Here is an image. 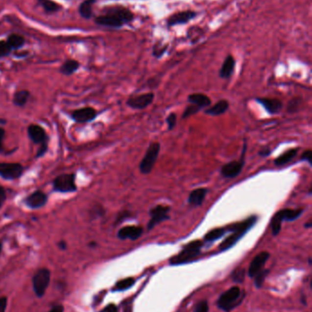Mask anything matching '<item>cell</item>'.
Returning <instances> with one entry per match:
<instances>
[{"label": "cell", "instance_id": "cell-46", "mask_svg": "<svg viewBox=\"0 0 312 312\" xmlns=\"http://www.w3.org/2000/svg\"><path fill=\"white\" fill-rule=\"evenodd\" d=\"M5 135H6V131L4 128L0 127V152L3 151L4 147H3V143H4V139H5Z\"/></svg>", "mask_w": 312, "mask_h": 312}, {"label": "cell", "instance_id": "cell-15", "mask_svg": "<svg viewBox=\"0 0 312 312\" xmlns=\"http://www.w3.org/2000/svg\"><path fill=\"white\" fill-rule=\"evenodd\" d=\"M269 257H270V254L268 252L263 251L254 257V259L250 264L248 272H247L248 277L254 278L257 274H259L261 271L264 270V265L268 260Z\"/></svg>", "mask_w": 312, "mask_h": 312}, {"label": "cell", "instance_id": "cell-26", "mask_svg": "<svg viewBox=\"0 0 312 312\" xmlns=\"http://www.w3.org/2000/svg\"><path fill=\"white\" fill-rule=\"evenodd\" d=\"M80 68V62L75 60H67L60 68V72L65 76L74 74Z\"/></svg>", "mask_w": 312, "mask_h": 312}, {"label": "cell", "instance_id": "cell-50", "mask_svg": "<svg viewBox=\"0 0 312 312\" xmlns=\"http://www.w3.org/2000/svg\"><path fill=\"white\" fill-rule=\"evenodd\" d=\"M58 246H59V249L62 250H67V243L65 242V241H60V242L58 243Z\"/></svg>", "mask_w": 312, "mask_h": 312}, {"label": "cell", "instance_id": "cell-42", "mask_svg": "<svg viewBox=\"0 0 312 312\" xmlns=\"http://www.w3.org/2000/svg\"><path fill=\"white\" fill-rule=\"evenodd\" d=\"M301 161H305L308 162L311 166H312V150H307L304 153H302L301 157H300Z\"/></svg>", "mask_w": 312, "mask_h": 312}, {"label": "cell", "instance_id": "cell-4", "mask_svg": "<svg viewBox=\"0 0 312 312\" xmlns=\"http://www.w3.org/2000/svg\"><path fill=\"white\" fill-rule=\"evenodd\" d=\"M243 298L244 292L239 287L235 286L222 293L218 298L216 305L221 311L230 312L242 303Z\"/></svg>", "mask_w": 312, "mask_h": 312}, {"label": "cell", "instance_id": "cell-24", "mask_svg": "<svg viewBox=\"0 0 312 312\" xmlns=\"http://www.w3.org/2000/svg\"><path fill=\"white\" fill-rule=\"evenodd\" d=\"M97 0H84L78 7L80 16L84 20H90L93 17V6L96 3Z\"/></svg>", "mask_w": 312, "mask_h": 312}, {"label": "cell", "instance_id": "cell-1", "mask_svg": "<svg viewBox=\"0 0 312 312\" xmlns=\"http://www.w3.org/2000/svg\"><path fill=\"white\" fill-rule=\"evenodd\" d=\"M134 13L123 6L105 7L103 14L95 19V23L105 28H121L134 21Z\"/></svg>", "mask_w": 312, "mask_h": 312}, {"label": "cell", "instance_id": "cell-36", "mask_svg": "<svg viewBox=\"0 0 312 312\" xmlns=\"http://www.w3.org/2000/svg\"><path fill=\"white\" fill-rule=\"evenodd\" d=\"M200 111H201L200 108H198L197 106H195L193 104H191V105L187 106V108L185 109V111L183 112L182 119L189 118V117H191L192 115H194L196 113H198Z\"/></svg>", "mask_w": 312, "mask_h": 312}, {"label": "cell", "instance_id": "cell-34", "mask_svg": "<svg viewBox=\"0 0 312 312\" xmlns=\"http://www.w3.org/2000/svg\"><path fill=\"white\" fill-rule=\"evenodd\" d=\"M302 100L299 97H295L292 99L291 101H289V103L288 104V113H294L298 111V107L300 106Z\"/></svg>", "mask_w": 312, "mask_h": 312}, {"label": "cell", "instance_id": "cell-21", "mask_svg": "<svg viewBox=\"0 0 312 312\" xmlns=\"http://www.w3.org/2000/svg\"><path fill=\"white\" fill-rule=\"evenodd\" d=\"M229 109V102L227 100H221L215 105L208 107L204 112L211 116H220L224 114Z\"/></svg>", "mask_w": 312, "mask_h": 312}, {"label": "cell", "instance_id": "cell-6", "mask_svg": "<svg viewBox=\"0 0 312 312\" xmlns=\"http://www.w3.org/2000/svg\"><path fill=\"white\" fill-rule=\"evenodd\" d=\"M160 152V144L155 142L150 144L148 148L146 149L144 157L141 160L139 164V170L143 174H149L152 172L153 168L155 166L157 160L159 158Z\"/></svg>", "mask_w": 312, "mask_h": 312}, {"label": "cell", "instance_id": "cell-20", "mask_svg": "<svg viewBox=\"0 0 312 312\" xmlns=\"http://www.w3.org/2000/svg\"><path fill=\"white\" fill-rule=\"evenodd\" d=\"M236 69V60L233 55H228L222 63L219 75L224 80L230 79Z\"/></svg>", "mask_w": 312, "mask_h": 312}, {"label": "cell", "instance_id": "cell-43", "mask_svg": "<svg viewBox=\"0 0 312 312\" xmlns=\"http://www.w3.org/2000/svg\"><path fill=\"white\" fill-rule=\"evenodd\" d=\"M6 200H7V192H6V189L3 187H0V209L4 206Z\"/></svg>", "mask_w": 312, "mask_h": 312}, {"label": "cell", "instance_id": "cell-2", "mask_svg": "<svg viewBox=\"0 0 312 312\" xmlns=\"http://www.w3.org/2000/svg\"><path fill=\"white\" fill-rule=\"evenodd\" d=\"M258 220V216L257 215H251L245 220L242 222L233 224L232 226L228 227V232L232 234L228 237H226L219 246L220 251H226L235 247L237 242L243 238V236L250 231Z\"/></svg>", "mask_w": 312, "mask_h": 312}, {"label": "cell", "instance_id": "cell-41", "mask_svg": "<svg viewBox=\"0 0 312 312\" xmlns=\"http://www.w3.org/2000/svg\"><path fill=\"white\" fill-rule=\"evenodd\" d=\"M48 148H49V143L41 145L38 149V152L36 153V158H41L43 155H45V153L48 152Z\"/></svg>", "mask_w": 312, "mask_h": 312}, {"label": "cell", "instance_id": "cell-38", "mask_svg": "<svg viewBox=\"0 0 312 312\" xmlns=\"http://www.w3.org/2000/svg\"><path fill=\"white\" fill-rule=\"evenodd\" d=\"M267 273H268V271L266 270H264L259 274H257L256 277H254L255 278V285H256L257 289H260L263 286L264 281L265 279Z\"/></svg>", "mask_w": 312, "mask_h": 312}, {"label": "cell", "instance_id": "cell-28", "mask_svg": "<svg viewBox=\"0 0 312 312\" xmlns=\"http://www.w3.org/2000/svg\"><path fill=\"white\" fill-rule=\"evenodd\" d=\"M39 5L43 8L45 13L54 14L62 9V6L51 0H37Z\"/></svg>", "mask_w": 312, "mask_h": 312}, {"label": "cell", "instance_id": "cell-3", "mask_svg": "<svg viewBox=\"0 0 312 312\" xmlns=\"http://www.w3.org/2000/svg\"><path fill=\"white\" fill-rule=\"evenodd\" d=\"M202 247L203 241L201 240H193L188 243L179 254L169 259V264L171 266H181L194 261L201 255Z\"/></svg>", "mask_w": 312, "mask_h": 312}, {"label": "cell", "instance_id": "cell-29", "mask_svg": "<svg viewBox=\"0 0 312 312\" xmlns=\"http://www.w3.org/2000/svg\"><path fill=\"white\" fill-rule=\"evenodd\" d=\"M30 96V92L28 90H21L16 91L13 95V104L17 107H24Z\"/></svg>", "mask_w": 312, "mask_h": 312}, {"label": "cell", "instance_id": "cell-52", "mask_svg": "<svg viewBox=\"0 0 312 312\" xmlns=\"http://www.w3.org/2000/svg\"><path fill=\"white\" fill-rule=\"evenodd\" d=\"M2 250H3V243L0 242V255H1Z\"/></svg>", "mask_w": 312, "mask_h": 312}, {"label": "cell", "instance_id": "cell-44", "mask_svg": "<svg viewBox=\"0 0 312 312\" xmlns=\"http://www.w3.org/2000/svg\"><path fill=\"white\" fill-rule=\"evenodd\" d=\"M130 216V213L127 211H123L121 213H119L118 215V219L117 223H121L123 220H125V218H128Z\"/></svg>", "mask_w": 312, "mask_h": 312}, {"label": "cell", "instance_id": "cell-19", "mask_svg": "<svg viewBox=\"0 0 312 312\" xmlns=\"http://www.w3.org/2000/svg\"><path fill=\"white\" fill-rule=\"evenodd\" d=\"M208 194L207 188H197L192 190L188 197V204L192 207H201Z\"/></svg>", "mask_w": 312, "mask_h": 312}, {"label": "cell", "instance_id": "cell-27", "mask_svg": "<svg viewBox=\"0 0 312 312\" xmlns=\"http://www.w3.org/2000/svg\"><path fill=\"white\" fill-rule=\"evenodd\" d=\"M228 232L227 228H218V229H214L211 231H209L208 233L204 236L203 238V243H213L222 238L226 233Z\"/></svg>", "mask_w": 312, "mask_h": 312}, {"label": "cell", "instance_id": "cell-39", "mask_svg": "<svg viewBox=\"0 0 312 312\" xmlns=\"http://www.w3.org/2000/svg\"><path fill=\"white\" fill-rule=\"evenodd\" d=\"M167 125H168V130L171 131L175 128V126L177 125V114L171 112L166 118Z\"/></svg>", "mask_w": 312, "mask_h": 312}, {"label": "cell", "instance_id": "cell-18", "mask_svg": "<svg viewBox=\"0 0 312 312\" xmlns=\"http://www.w3.org/2000/svg\"><path fill=\"white\" fill-rule=\"evenodd\" d=\"M144 229L139 226H126L119 229L118 232V237L121 240H138L143 235Z\"/></svg>", "mask_w": 312, "mask_h": 312}, {"label": "cell", "instance_id": "cell-45", "mask_svg": "<svg viewBox=\"0 0 312 312\" xmlns=\"http://www.w3.org/2000/svg\"><path fill=\"white\" fill-rule=\"evenodd\" d=\"M7 305V298L6 297L0 298V312H6Z\"/></svg>", "mask_w": 312, "mask_h": 312}, {"label": "cell", "instance_id": "cell-47", "mask_svg": "<svg viewBox=\"0 0 312 312\" xmlns=\"http://www.w3.org/2000/svg\"><path fill=\"white\" fill-rule=\"evenodd\" d=\"M100 312H118V308L115 304H109Z\"/></svg>", "mask_w": 312, "mask_h": 312}, {"label": "cell", "instance_id": "cell-16", "mask_svg": "<svg viewBox=\"0 0 312 312\" xmlns=\"http://www.w3.org/2000/svg\"><path fill=\"white\" fill-rule=\"evenodd\" d=\"M28 135L35 145L41 146L42 144L49 143V136L45 129L41 125H29L28 127Z\"/></svg>", "mask_w": 312, "mask_h": 312}, {"label": "cell", "instance_id": "cell-48", "mask_svg": "<svg viewBox=\"0 0 312 312\" xmlns=\"http://www.w3.org/2000/svg\"><path fill=\"white\" fill-rule=\"evenodd\" d=\"M271 153V150L269 148H264V149H261L260 151H259V153L258 154L260 155V156H263V157H266V156H268L269 154Z\"/></svg>", "mask_w": 312, "mask_h": 312}, {"label": "cell", "instance_id": "cell-13", "mask_svg": "<svg viewBox=\"0 0 312 312\" xmlns=\"http://www.w3.org/2000/svg\"><path fill=\"white\" fill-rule=\"evenodd\" d=\"M198 13L193 10H185V11L174 13L167 20V27L171 28L177 25L187 24L188 22L195 19Z\"/></svg>", "mask_w": 312, "mask_h": 312}, {"label": "cell", "instance_id": "cell-8", "mask_svg": "<svg viewBox=\"0 0 312 312\" xmlns=\"http://www.w3.org/2000/svg\"><path fill=\"white\" fill-rule=\"evenodd\" d=\"M50 271L48 269H41L37 271L32 278L33 291L38 298H42L49 287Z\"/></svg>", "mask_w": 312, "mask_h": 312}, {"label": "cell", "instance_id": "cell-5", "mask_svg": "<svg viewBox=\"0 0 312 312\" xmlns=\"http://www.w3.org/2000/svg\"><path fill=\"white\" fill-rule=\"evenodd\" d=\"M53 191L62 194H70L77 191L76 173H63L52 182Z\"/></svg>", "mask_w": 312, "mask_h": 312}, {"label": "cell", "instance_id": "cell-32", "mask_svg": "<svg viewBox=\"0 0 312 312\" xmlns=\"http://www.w3.org/2000/svg\"><path fill=\"white\" fill-rule=\"evenodd\" d=\"M136 280L133 277H126L125 279H122L120 281H118L117 285L115 286V288L113 289L114 291H125L126 290L132 288L135 284Z\"/></svg>", "mask_w": 312, "mask_h": 312}, {"label": "cell", "instance_id": "cell-11", "mask_svg": "<svg viewBox=\"0 0 312 312\" xmlns=\"http://www.w3.org/2000/svg\"><path fill=\"white\" fill-rule=\"evenodd\" d=\"M23 203L30 209H40L45 207L48 203V195L42 190H36L32 194L24 198Z\"/></svg>", "mask_w": 312, "mask_h": 312}, {"label": "cell", "instance_id": "cell-14", "mask_svg": "<svg viewBox=\"0 0 312 312\" xmlns=\"http://www.w3.org/2000/svg\"><path fill=\"white\" fill-rule=\"evenodd\" d=\"M97 116V111L93 107H84L72 112L71 117L78 124H86L94 121Z\"/></svg>", "mask_w": 312, "mask_h": 312}, {"label": "cell", "instance_id": "cell-23", "mask_svg": "<svg viewBox=\"0 0 312 312\" xmlns=\"http://www.w3.org/2000/svg\"><path fill=\"white\" fill-rule=\"evenodd\" d=\"M278 212L281 215L283 221L292 222V221H295L300 217V215H302V213L304 212V209H302V208H298V209L285 208V209L279 210Z\"/></svg>", "mask_w": 312, "mask_h": 312}, {"label": "cell", "instance_id": "cell-9", "mask_svg": "<svg viewBox=\"0 0 312 312\" xmlns=\"http://www.w3.org/2000/svg\"><path fill=\"white\" fill-rule=\"evenodd\" d=\"M171 208L168 206L158 205L149 210L150 219L147 224V230H152L156 226L160 223L164 222L169 219V212Z\"/></svg>", "mask_w": 312, "mask_h": 312}, {"label": "cell", "instance_id": "cell-49", "mask_svg": "<svg viewBox=\"0 0 312 312\" xmlns=\"http://www.w3.org/2000/svg\"><path fill=\"white\" fill-rule=\"evenodd\" d=\"M64 312V308L63 305H56L53 307L49 312Z\"/></svg>", "mask_w": 312, "mask_h": 312}, {"label": "cell", "instance_id": "cell-17", "mask_svg": "<svg viewBox=\"0 0 312 312\" xmlns=\"http://www.w3.org/2000/svg\"><path fill=\"white\" fill-rule=\"evenodd\" d=\"M257 103L262 105L264 109L271 115H275L280 112L283 108V104L277 98H257Z\"/></svg>", "mask_w": 312, "mask_h": 312}, {"label": "cell", "instance_id": "cell-10", "mask_svg": "<svg viewBox=\"0 0 312 312\" xmlns=\"http://www.w3.org/2000/svg\"><path fill=\"white\" fill-rule=\"evenodd\" d=\"M24 168L20 163H0V177L5 180H17L23 174Z\"/></svg>", "mask_w": 312, "mask_h": 312}, {"label": "cell", "instance_id": "cell-25", "mask_svg": "<svg viewBox=\"0 0 312 312\" xmlns=\"http://www.w3.org/2000/svg\"><path fill=\"white\" fill-rule=\"evenodd\" d=\"M298 153V148L289 149V150L286 151V152L282 153V154H280L278 158L274 161V163H275V165H276L277 166H283L285 165L288 164L289 162H291L292 160L294 159V158L297 156Z\"/></svg>", "mask_w": 312, "mask_h": 312}, {"label": "cell", "instance_id": "cell-31", "mask_svg": "<svg viewBox=\"0 0 312 312\" xmlns=\"http://www.w3.org/2000/svg\"><path fill=\"white\" fill-rule=\"evenodd\" d=\"M282 222H283V219L281 215L277 212L275 215H273L271 219L270 228L273 236H277L280 233L281 228H282Z\"/></svg>", "mask_w": 312, "mask_h": 312}, {"label": "cell", "instance_id": "cell-7", "mask_svg": "<svg viewBox=\"0 0 312 312\" xmlns=\"http://www.w3.org/2000/svg\"><path fill=\"white\" fill-rule=\"evenodd\" d=\"M245 153H246V143L243 144V151L241 154V158L236 161H232L222 166L220 172L223 177L234 179L238 176L243 170L245 164Z\"/></svg>", "mask_w": 312, "mask_h": 312}, {"label": "cell", "instance_id": "cell-12", "mask_svg": "<svg viewBox=\"0 0 312 312\" xmlns=\"http://www.w3.org/2000/svg\"><path fill=\"white\" fill-rule=\"evenodd\" d=\"M155 95L153 92H146L139 94L137 96L129 98L126 102V105L134 110H143L152 104Z\"/></svg>", "mask_w": 312, "mask_h": 312}, {"label": "cell", "instance_id": "cell-33", "mask_svg": "<svg viewBox=\"0 0 312 312\" xmlns=\"http://www.w3.org/2000/svg\"><path fill=\"white\" fill-rule=\"evenodd\" d=\"M231 277L234 282L236 283H242L245 277V270L243 269H236V270L232 273Z\"/></svg>", "mask_w": 312, "mask_h": 312}, {"label": "cell", "instance_id": "cell-35", "mask_svg": "<svg viewBox=\"0 0 312 312\" xmlns=\"http://www.w3.org/2000/svg\"><path fill=\"white\" fill-rule=\"evenodd\" d=\"M167 49H168L167 45H164V44H161V43L158 42L153 47V55L157 57V58H160L161 56L166 52Z\"/></svg>", "mask_w": 312, "mask_h": 312}, {"label": "cell", "instance_id": "cell-30", "mask_svg": "<svg viewBox=\"0 0 312 312\" xmlns=\"http://www.w3.org/2000/svg\"><path fill=\"white\" fill-rule=\"evenodd\" d=\"M7 44L12 50H18L21 49L25 44V39L20 34H10L7 37Z\"/></svg>", "mask_w": 312, "mask_h": 312}, {"label": "cell", "instance_id": "cell-40", "mask_svg": "<svg viewBox=\"0 0 312 312\" xmlns=\"http://www.w3.org/2000/svg\"><path fill=\"white\" fill-rule=\"evenodd\" d=\"M193 312H209V304L207 300H201L195 306Z\"/></svg>", "mask_w": 312, "mask_h": 312}, {"label": "cell", "instance_id": "cell-37", "mask_svg": "<svg viewBox=\"0 0 312 312\" xmlns=\"http://www.w3.org/2000/svg\"><path fill=\"white\" fill-rule=\"evenodd\" d=\"M12 49L9 48L6 41H0V59L10 55Z\"/></svg>", "mask_w": 312, "mask_h": 312}, {"label": "cell", "instance_id": "cell-22", "mask_svg": "<svg viewBox=\"0 0 312 312\" xmlns=\"http://www.w3.org/2000/svg\"><path fill=\"white\" fill-rule=\"evenodd\" d=\"M188 102L191 104H193L195 106H197L201 110L202 108L210 107V105L212 104V100L203 93H192V94L189 95Z\"/></svg>", "mask_w": 312, "mask_h": 312}, {"label": "cell", "instance_id": "cell-51", "mask_svg": "<svg viewBox=\"0 0 312 312\" xmlns=\"http://www.w3.org/2000/svg\"><path fill=\"white\" fill-rule=\"evenodd\" d=\"M304 227H305L306 229H310V228H312V222H311V221H309L308 224H305V225H304Z\"/></svg>", "mask_w": 312, "mask_h": 312}]
</instances>
